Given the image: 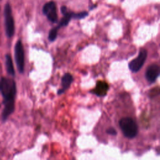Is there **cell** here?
I'll use <instances>...</instances> for the list:
<instances>
[{
  "mask_svg": "<svg viewBox=\"0 0 160 160\" xmlns=\"http://www.w3.org/2000/svg\"><path fill=\"white\" fill-rule=\"evenodd\" d=\"M73 81L72 76L70 73H65L61 79V86L62 88L58 90V94H62L66 90H67L71 86L72 82Z\"/></svg>",
  "mask_w": 160,
  "mask_h": 160,
  "instance_id": "cell-10",
  "label": "cell"
},
{
  "mask_svg": "<svg viewBox=\"0 0 160 160\" xmlns=\"http://www.w3.org/2000/svg\"><path fill=\"white\" fill-rule=\"evenodd\" d=\"M119 125L124 135L128 138H134L138 134V126L131 118H123L119 121Z\"/></svg>",
  "mask_w": 160,
  "mask_h": 160,
  "instance_id": "cell-2",
  "label": "cell"
},
{
  "mask_svg": "<svg viewBox=\"0 0 160 160\" xmlns=\"http://www.w3.org/2000/svg\"><path fill=\"white\" fill-rule=\"evenodd\" d=\"M106 132L110 135H112V136H114V135H116L117 132H116V131L112 128H109V129H108L106 130Z\"/></svg>",
  "mask_w": 160,
  "mask_h": 160,
  "instance_id": "cell-13",
  "label": "cell"
},
{
  "mask_svg": "<svg viewBox=\"0 0 160 160\" xmlns=\"http://www.w3.org/2000/svg\"><path fill=\"white\" fill-rule=\"evenodd\" d=\"M5 63H6V70L8 73L11 76H14L15 75V71H14L11 56L9 54L6 55Z\"/></svg>",
  "mask_w": 160,
  "mask_h": 160,
  "instance_id": "cell-11",
  "label": "cell"
},
{
  "mask_svg": "<svg viewBox=\"0 0 160 160\" xmlns=\"http://www.w3.org/2000/svg\"><path fill=\"white\" fill-rule=\"evenodd\" d=\"M58 29L56 27H55V28H53L49 31V35H48V39L49 40V41L52 42L56 40L58 36Z\"/></svg>",
  "mask_w": 160,
  "mask_h": 160,
  "instance_id": "cell-12",
  "label": "cell"
},
{
  "mask_svg": "<svg viewBox=\"0 0 160 160\" xmlns=\"http://www.w3.org/2000/svg\"><path fill=\"white\" fill-rule=\"evenodd\" d=\"M42 12L51 22L55 23L58 21L56 5L54 1H49L46 3L42 8Z\"/></svg>",
  "mask_w": 160,
  "mask_h": 160,
  "instance_id": "cell-7",
  "label": "cell"
},
{
  "mask_svg": "<svg viewBox=\"0 0 160 160\" xmlns=\"http://www.w3.org/2000/svg\"><path fill=\"white\" fill-rule=\"evenodd\" d=\"M159 75V67L158 64H152L149 66L146 71V78L149 82L153 83Z\"/></svg>",
  "mask_w": 160,
  "mask_h": 160,
  "instance_id": "cell-8",
  "label": "cell"
},
{
  "mask_svg": "<svg viewBox=\"0 0 160 160\" xmlns=\"http://www.w3.org/2000/svg\"><path fill=\"white\" fill-rule=\"evenodd\" d=\"M0 92L4 99L2 119L5 121L14 110V100L16 94L15 81L11 78H1L0 79Z\"/></svg>",
  "mask_w": 160,
  "mask_h": 160,
  "instance_id": "cell-1",
  "label": "cell"
},
{
  "mask_svg": "<svg viewBox=\"0 0 160 160\" xmlns=\"http://www.w3.org/2000/svg\"><path fill=\"white\" fill-rule=\"evenodd\" d=\"M147 55H148V53L146 49H141L137 58L132 60L129 63V69L133 72H136L138 71H139L146 61Z\"/></svg>",
  "mask_w": 160,
  "mask_h": 160,
  "instance_id": "cell-6",
  "label": "cell"
},
{
  "mask_svg": "<svg viewBox=\"0 0 160 160\" xmlns=\"http://www.w3.org/2000/svg\"><path fill=\"white\" fill-rule=\"evenodd\" d=\"M108 90L109 85L106 82L103 81H98L95 88L91 91V92L98 96L103 97L106 95Z\"/></svg>",
  "mask_w": 160,
  "mask_h": 160,
  "instance_id": "cell-9",
  "label": "cell"
},
{
  "mask_svg": "<svg viewBox=\"0 0 160 160\" xmlns=\"http://www.w3.org/2000/svg\"><path fill=\"white\" fill-rule=\"evenodd\" d=\"M0 107H1V106H0Z\"/></svg>",
  "mask_w": 160,
  "mask_h": 160,
  "instance_id": "cell-14",
  "label": "cell"
},
{
  "mask_svg": "<svg viewBox=\"0 0 160 160\" xmlns=\"http://www.w3.org/2000/svg\"><path fill=\"white\" fill-rule=\"evenodd\" d=\"M61 11L63 14V17L56 26V28L59 29L60 28L67 26L69 22L71 19H81L86 18L88 15V12L86 11H82L80 12H73L71 11H69L67 8L65 6H62L61 8Z\"/></svg>",
  "mask_w": 160,
  "mask_h": 160,
  "instance_id": "cell-3",
  "label": "cell"
},
{
  "mask_svg": "<svg viewBox=\"0 0 160 160\" xmlns=\"http://www.w3.org/2000/svg\"><path fill=\"white\" fill-rule=\"evenodd\" d=\"M4 14L6 33L8 38H11L14 34L15 26L13 16L12 15L11 8L9 3H7L5 5Z\"/></svg>",
  "mask_w": 160,
  "mask_h": 160,
  "instance_id": "cell-4",
  "label": "cell"
},
{
  "mask_svg": "<svg viewBox=\"0 0 160 160\" xmlns=\"http://www.w3.org/2000/svg\"><path fill=\"white\" fill-rule=\"evenodd\" d=\"M14 58L19 72L22 73L24 70V51L21 40H18L15 44Z\"/></svg>",
  "mask_w": 160,
  "mask_h": 160,
  "instance_id": "cell-5",
  "label": "cell"
}]
</instances>
